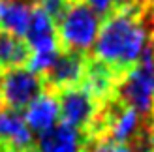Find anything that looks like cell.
Returning a JSON list of instances; mask_svg holds the SVG:
<instances>
[{"label":"cell","mask_w":154,"mask_h":152,"mask_svg":"<svg viewBox=\"0 0 154 152\" xmlns=\"http://www.w3.org/2000/svg\"><path fill=\"white\" fill-rule=\"evenodd\" d=\"M122 77L119 70H115L113 66L102 62L94 56H88L87 68H85V75L81 81V87L90 92L100 103L115 98V90Z\"/></svg>","instance_id":"9c48e42d"},{"label":"cell","mask_w":154,"mask_h":152,"mask_svg":"<svg viewBox=\"0 0 154 152\" xmlns=\"http://www.w3.org/2000/svg\"><path fill=\"white\" fill-rule=\"evenodd\" d=\"M30 58V49L25 38H17L0 32V73L11 68L26 66Z\"/></svg>","instance_id":"7c38bea8"},{"label":"cell","mask_w":154,"mask_h":152,"mask_svg":"<svg viewBox=\"0 0 154 152\" xmlns=\"http://www.w3.org/2000/svg\"><path fill=\"white\" fill-rule=\"evenodd\" d=\"M100 25H102L100 17L83 0L72 2L62 19L57 23L60 49L79 53V55H90L98 38Z\"/></svg>","instance_id":"3957f363"},{"label":"cell","mask_w":154,"mask_h":152,"mask_svg":"<svg viewBox=\"0 0 154 152\" xmlns=\"http://www.w3.org/2000/svg\"><path fill=\"white\" fill-rule=\"evenodd\" d=\"M141 152H154V148H147V150H141Z\"/></svg>","instance_id":"9a60e30c"},{"label":"cell","mask_w":154,"mask_h":152,"mask_svg":"<svg viewBox=\"0 0 154 152\" xmlns=\"http://www.w3.org/2000/svg\"><path fill=\"white\" fill-rule=\"evenodd\" d=\"M143 8L117 10L105 17V21L100 25L90 56L113 66L120 73H126L130 68H134L145 47L152 41L141 19Z\"/></svg>","instance_id":"6da1fadb"},{"label":"cell","mask_w":154,"mask_h":152,"mask_svg":"<svg viewBox=\"0 0 154 152\" xmlns=\"http://www.w3.org/2000/svg\"><path fill=\"white\" fill-rule=\"evenodd\" d=\"M83 152H132L128 145H120L115 141H96V139H87L85 141V150Z\"/></svg>","instance_id":"5bb4252c"},{"label":"cell","mask_w":154,"mask_h":152,"mask_svg":"<svg viewBox=\"0 0 154 152\" xmlns=\"http://www.w3.org/2000/svg\"><path fill=\"white\" fill-rule=\"evenodd\" d=\"M42 92H45L42 77L30 71L26 66L11 68L0 73V100L6 109H25Z\"/></svg>","instance_id":"5b68a950"},{"label":"cell","mask_w":154,"mask_h":152,"mask_svg":"<svg viewBox=\"0 0 154 152\" xmlns=\"http://www.w3.org/2000/svg\"><path fill=\"white\" fill-rule=\"evenodd\" d=\"M115 98L132 107L143 118H150L154 111V45L152 41L145 47L141 58L134 68H130L115 90Z\"/></svg>","instance_id":"7a4b0ae2"},{"label":"cell","mask_w":154,"mask_h":152,"mask_svg":"<svg viewBox=\"0 0 154 152\" xmlns=\"http://www.w3.org/2000/svg\"><path fill=\"white\" fill-rule=\"evenodd\" d=\"M88 56L90 55H79V53H72V51H60L57 60L53 62V66L42 75L45 90L57 94L64 88L81 85Z\"/></svg>","instance_id":"8992f818"},{"label":"cell","mask_w":154,"mask_h":152,"mask_svg":"<svg viewBox=\"0 0 154 152\" xmlns=\"http://www.w3.org/2000/svg\"><path fill=\"white\" fill-rule=\"evenodd\" d=\"M87 137L68 124H57L38 137L36 152H83Z\"/></svg>","instance_id":"8fae6325"},{"label":"cell","mask_w":154,"mask_h":152,"mask_svg":"<svg viewBox=\"0 0 154 152\" xmlns=\"http://www.w3.org/2000/svg\"><path fill=\"white\" fill-rule=\"evenodd\" d=\"M55 96L58 102L62 122L79 130L83 135H87L98 117L102 103L90 92H87L81 85L64 88L60 92H57Z\"/></svg>","instance_id":"277c9868"},{"label":"cell","mask_w":154,"mask_h":152,"mask_svg":"<svg viewBox=\"0 0 154 152\" xmlns=\"http://www.w3.org/2000/svg\"><path fill=\"white\" fill-rule=\"evenodd\" d=\"M0 109H2V100H0Z\"/></svg>","instance_id":"2e32d148"},{"label":"cell","mask_w":154,"mask_h":152,"mask_svg":"<svg viewBox=\"0 0 154 152\" xmlns=\"http://www.w3.org/2000/svg\"><path fill=\"white\" fill-rule=\"evenodd\" d=\"M23 118H25V122L32 133L42 135L47 130H51L53 126H57L58 118H60L57 96L53 92H47V90L42 92L40 96H36L25 107Z\"/></svg>","instance_id":"30bf717a"},{"label":"cell","mask_w":154,"mask_h":152,"mask_svg":"<svg viewBox=\"0 0 154 152\" xmlns=\"http://www.w3.org/2000/svg\"><path fill=\"white\" fill-rule=\"evenodd\" d=\"M34 133L26 126L23 113L0 109V152H32Z\"/></svg>","instance_id":"52a82bcc"},{"label":"cell","mask_w":154,"mask_h":152,"mask_svg":"<svg viewBox=\"0 0 154 152\" xmlns=\"http://www.w3.org/2000/svg\"><path fill=\"white\" fill-rule=\"evenodd\" d=\"M32 152H36V150H32Z\"/></svg>","instance_id":"ac0fdd59"},{"label":"cell","mask_w":154,"mask_h":152,"mask_svg":"<svg viewBox=\"0 0 154 152\" xmlns=\"http://www.w3.org/2000/svg\"><path fill=\"white\" fill-rule=\"evenodd\" d=\"M25 41L30 49V55H53L60 53L58 36H57V25L49 19L42 8L34 6L30 23L25 34Z\"/></svg>","instance_id":"ba28073f"},{"label":"cell","mask_w":154,"mask_h":152,"mask_svg":"<svg viewBox=\"0 0 154 152\" xmlns=\"http://www.w3.org/2000/svg\"><path fill=\"white\" fill-rule=\"evenodd\" d=\"M75 2V0H38V8H42V10L49 15V19L55 23L62 19V15L66 13V10L70 8V4Z\"/></svg>","instance_id":"4fadbf2b"},{"label":"cell","mask_w":154,"mask_h":152,"mask_svg":"<svg viewBox=\"0 0 154 152\" xmlns=\"http://www.w3.org/2000/svg\"><path fill=\"white\" fill-rule=\"evenodd\" d=\"M152 45H154V40H152Z\"/></svg>","instance_id":"e0dca14e"}]
</instances>
